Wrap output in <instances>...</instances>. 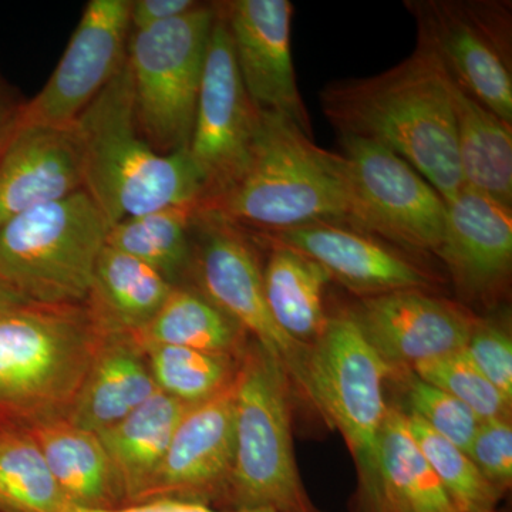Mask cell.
I'll list each match as a JSON object with an SVG mask.
<instances>
[{
    "instance_id": "obj_1",
    "label": "cell",
    "mask_w": 512,
    "mask_h": 512,
    "mask_svg": "<svg viewBox=\"0 0 512 512\" xmlns=\"http://www.w3.org/2000/svg\"><path fill=\"white\" fill-rule=\"evenodd\" d=\"M320 104L340 136L392 151L444 201L463 190L450 79L423 47L376 76L328 84Z\"/></svg>"
},
{
    "instance_id": "obj_2",
    "label": "cell",
    "mask_w": 512,
    "mask_h": 512,
    "mask_svg": "<svg viewBox=\"0 0 512 512\" xmlns=\"http://www.w3.org/2000/svg\"><path fill=\"white\" fill-rule=\"evenodd\" d=\"M198 208L261 234L313 224L359 229L342 156L316 146L275 114H262L251 160L237 183Z\"/></svg>"
},
{
    "instance_id": "obj_3",
    "label": "cell",
    "mask_w": 512,
    "mask_h": 512,
    "mask_svg": "<svg viewBox=\"0 0 512 512\" xmlns=\"http://www.w3.org/2000/svg\"><path fill=\"white\" fill-rule=\"evenodd\" d=\"M110 330L89 302H28L0 313V427L69 420Z\"/></svg>"
},
{
    "instance_id": "obj_4",
    "label": "cell",
    "mask_w": 512,
    "mask_h": 512,
    "mask_svg": "<svg viewBox=\"0 0 512 512\" xmlns=\"http://www.w3.org/2000/svg\"><path fill=\"white\" fill-rule=\"evenodd\" d=\"M70 128L83 190L110 227L171 205L200 204L204 197L188 150L164 156L138 133L127 62Z\"/></svg>"
},
{
    "instance_id": "obj_5",
    "label": "cell",
    "mask_w": 512,
    "mask_h": 512,
    "mask_svg": "<svg viewBox=\"0 0 512 512\" xmlns=\"http://www.w3.org/2000/svg\"><path fill=\"white\" fill-rule=\"evenodd\" d=\"M291 389L274 357L248 342L235 377V458L225 497L232 510L320 512L296 466Z\"/></svg>"
},
{
    "instance_id": "obj_6",
    "label": "cell",
    "mask_w": 512,
    "mask_h": 512,
    "mask_svg": "<svg viewBox=\"0 0 512 512\" xmlns=\"http://www.w3.org/2000/svg\"><path fill=\"white\" fill-rule=\"evenodd\" d=\"M110 225L86 191L0 227V278L26 301L86 302Z\"/></svg>"
},
{
    "instance_id": "obj_7",
    "label": "cell",
    "mask_w": 512,
    "mask_h": 512,
    "mask_svg": "<svg viewBox=\"0 0 512 512\" xmlns=\"http://www.w3.org/2000/svg\"><path fill=\"white\" fill-rule=\"evenodd\" d=\"M370 345L352 313L330 316L311 345L306 400L336 427L355 458L363 510L372 503L379 478V436L389 404L384 384L394 376Z\"/></svg>"
},
{
    "instance_id": "obj_8",
    "label": "cell",
    "mask_w": 512,
    "mask_h": 512,
    "mask_svg": "<svg viewBox=\"0 0 512 512\" xmlns=\"http://www.w3.org/2000/svg\"><path fill=\"white\" fill-rule=\"evenodd\" d=\"M215 3L163 25L131 30L127 69L138 133L157 153L188 150Z\"/></svg>"
},
{
    "instance_id": "obj_9",
    "label": "cell",
    "mask_w": 512,
    "mask_h": 512,
    "mask_svg": "<svg viewBox=\"0 0 512 512\" xmlns=\"http://www.w3.org/2000/svg\"><path fill=\"white\" fill-rule=\"evenodd\" d=\"M191 288L214 303L282 366L306 400L311 345L276 325L264 292L262 266L244 229L198 208L191 228Z\"/></svg>"
},
{
    "instance_id": "obj_10",
    "label": "cell",
    "mask_w": 512,
    "mask_h": 512,
    "mask_svg": "<svg viewBox=\"0 0 512 512\" xmlns=\"http://www.w3.org/2000/svg\"><path fill=\"white\" fill-rule=\"evenodd\" d=\"M419 29L417 46L468 96L512 123L511 19L497 2H406Z\"/></svg>"
},
{
    "instance_id": "obj_11",
    "label": "cell",
    "mask_w": 512,
    "mask_h": 512,
    "mask_svg": "<svg viewBox=\"0 0 512 512\" xmlns=\"http://www.w3.org/2000/svg\"><path fill=\"white\" fill-rule=\"evenodd\" d=\"M359 231L413 252L439 254L447 202L413 167L372 141L340 136Z\"/></svg>"
},
{
    "instance_id": "obj_12",
    "label": "cell",
    "mask_w": 512,
    "mask_h": 512,
    "mask_svg": "<svg viewBox=\"0 0 512 512\" xmlns=\"http://www.w3.org/2000/svg\"><path fill=\"white\" fill-rule=\"evenodd\" d=\"M214 25L188 154L204 184L202 202L229 190L247 170L262 113L249 99L239 76L227 23L215 3Z\"/></svg>"
},
{
    "instance_id": "obj_13",
    "label": "cell",
    "mask_w": 512,
    "mask_h": 512,
    "mask_svg": "<svg viewBox=\"0 0 512 512\" xmlns=\"http://www.w3.org/2000/svg\"><path fill=\"white\" fill-rule=\"evenodd\" d=\"M131 0H90L45 87L26 101L22 128H69L127 62Z\"/></svg>"
},
{
    "instance_id": "obj_14",
    "label": "cell",
    "mask_w": 512,
    "mask_h": 512,
    "mask_svg": "<svg viewBox=\"0 0 512 512\" xmlns=\"http://www.w3.org/2000/svg\"><path fill=\"white\" fill-rule=\"evenodd\" d=\"M217 5L227 23L239 76L256 110L285 117L313 138L293 69L292 3L229 0Z\"/></svg>"
},
{
    "instance_id": "obj_15",
    "label": "cell",
    "mask_w": 512,
    "mask_h": 512,
    "mask_svg": "<svg viewBox=\"0 0 512 512\" xmlns=\"http://www.w3.org/2000/svg\"><path fill=\"white\" fill-rule=\"evenodd\" d=\"M234 458L235 380L211 399L187 407L143 503L178 500L210 505L225 498Z\"/></svg>"
},
{
    "instance_id": "obj_16",
    "label": "cell",
    "mask_w": 512,
    "mask_h": 512,
    "mask_svg": "<svg viewBox=\"0 0 512 512\" xmlns=\"http://www.w3.org/2000/svg\"><path fill=\"white\" fill-rule=\"evenodd\" d=\"M350 313L394 370H412L419 363L463 350L478 320L456 303L419 289L362 298Z\"/></svg>"
},
{
    "instance_id": "obj_17",
    "label": "cell",
    "mask_w": 512,
    "mask_h": 512,
    "mask_svg": "<svg viewBox=\"0 0 512 512\" xmlns=\"http://www.w3.org/2000/svg\"><path fill=\"white\" fill-rule=\"evenodd\" d=\"M322 265L332 279L363 298L396 291H426L434 278L382 239L343 224H313L259 234Z\"/></svg>"
},
{
    "instance_id": "obj_18",
    "label": "cell",
    "mask_w": 512,
    "mask_h": 512,
    "mask_svg": "<svg viewBox=\"0 0 512 512\" xmlns=\"http://www.w3.org/2000/svg\"><path fill=\"white\" fill-rule=\"evenodd\" d=\"M457 291L491 303L507 288L512 264V210L470 190L447 202L439 254Z\"/></svg>"
},
{
    "instance_id": "obj_19",
    "label": "cell",
    "mask_w": 512,
    "mask_h": 512,
    "mask_svg": "<svg viewBox=\"0 0 512 512\" xmlns=\"http://www.w3.org/2000/svg\"><path fill=\"white\" fill-rule=\"evenodd\" d=\"M83 190L72 128L25 127L0 160V227Z\"/></svg>"
},
{
    "instance_id": "obj_20",
    "label": "cell",
    "mask_w": 512,
    "mask_h": 512,
    "mask_svg": "<svg viewBox=\"0 0 512 512\" xmlns=\"http://www.w3.org/2000/svg\"><path fill=\"white\" fill-rule=\"evenodd\" d=\"M146 353L126 332L110 330L92 360L69 421L99 434L157 392Z\"/></svg>"
},
{
    "instance_id": "obj_21",
    "label": "cell",
    "mask_w": 512,
    "mask_h": 512,
    "mask_svg": "<svg viewBox=\"0 0 512 512\" xmlns=\"http://www.w3.org/2000/svg\"><path fill=\"white\" fill-rule=\"evenodd\" d=\"M30 433L69 507L113 510L126 505L119 477L96 433L69 420L43 424Z\"/></svg>"
},
{
    "instance_id": "obj_22",
    "label": "cell",
    "mask_w": 512,
    "mask_h": 512,
    "mask_svg": "<svg viewBox=\"0 0 512 512\" xmlns=\"http://www.w3.org/2000/svg\"><path fill=\"white\" fill-rule=\"evenodd\" d=\"M187 407L157 390L133 413L97 434L119 477L126 505L143 503Z\"/></svg>"
},
{
    "instance_id": "obj_23",
    "label": "cell",
    "mask_w": 512,
    "mask_h": 512,
    "mask_svg": "<svg viewBox=\"0 0 512 512\" xmlns=\"http://www.w3.org/2000/svg\"><path fill=\"white\" fill-rule=\"evenodd\" d=\"M379 478L365 512H457L410 433L406 413L387 409L377 448Z\"/></svg>"
},
{
    "instance_id": "obj_24",
    "label": "cell",
    "mask_w": 512,
    "mask_h": 512,
    "mask_svg": "<svg viewBox=\"0 0 512 512\" xmlns=\"http://www.w3.org/2000/svg\"><path fill=\"white\" fill-rule=\"evenodd\" d=\"M464 190L512 210V127L451 82Z\"/></svg>"
},
{
    "instance_id": "obj_25",
    "label": "cell",
    "mask_w": 512,
    "mask_h": 512,
    "mask_svg": "<svg viewBox=\"0 0 512 512\" xmlns=\"http://www.w3.org/2000/svg\"><path fill=\"white\" fill-rule=\"evenodd\" d=\"M265 244L271 245L268 261L262 268L269 312L286 335L312 345L328 323L323 296L332 276L318 262L295 249Z\"/></svg>"
},
{
    "instance_id": "obj_26",
    "label": "cell",
    "mask_w": 512,
    "mask_h": 512,
    "mask_svg": "<svg viewBox=\"0 0 512 512\" xmlns=\"http://www.w3.org/2000/svg\"><path fill=\"white\" fill-rule=\"evenodd\" d=\"M171 289L173 285L153 268L106 245L87 302L107 329L136 335L154 318Z\"/></svg>"
},
{
    "instance_id": "obj_27",
    "label": "cell",
    "mask_w": 512,
    "mask_h": 512,
    "mask_svg": "<svg viewBox=\"0 0 512 512\" xmlns=\"http://www.w3.org/2000/svg\"><path fill=\"white\" fill-rule=\"evenodd\" d=\"M138 345L180 346L242 356L249 336L229 316L188 285L173 286L154 318L136 335Z\"/></svg>"
},
{
    "instance_id": "obj_28",
    "label": "cell",
    "mask_w": 512,
    "mask_h": 512,
    "mask_svg": "<svg viewBox=\"0 0 512 512\" xmlns=\"http://www.w3.org/2000/svg\"><path fill=\"white\" fill-rule=\"evenodd\" d=\"M198 202L171 205L111 225L106 245L153 268L171 285H184L191 261V228Z\"/></svg>"
},
{
    "instance_id": "obj_29",
    "label": "cell",
    "mask_w": 512,
    "mask_h": 512,
    "mask_svg": "<svg viewBox=\"0 0 512 512\" xmlns=\"http://www.w3.org/2000/svg\"><path fill=\"white\" fill-rule=\"evenodd\" d=\"M69 508L29 430L0 427V512Z\"/></svg>"
},
{
    "instance_id": "obj_30",
    "label": "cell",
    "mask_w": 512,
    "mask_h": 512,
    "mask_svg": "<svg viewBox=\"0 0 512 512\" xmlns=\"http://www.w3.org/2000/svg\"><path fill=\"white\" fill-rule=\"evenodd\" d=\"M160 392L192 406L227 389L238 373L241 356L180 346H141Z\"/></svg>"
},
{
    "instance_id": "obj_31",
    "label": "cell",
    "mask_w": 512,
    "mask_h": 512,
    "mask_svg": "<svg viewBox=\"0 0 512 512\" xmlns=\"http://www.w3.org/2000/svg\"><path fill=\"white\" fill-rule=\"evenodd\" d=\"M410 433L457 512H493L504 493L485 480L463 450L443 439L414 414L406 413Z\"/></svg>"
},
{
    "instance_id": "obj_32",
    "label": "cell",
    "mask_w": 512,
    "mask_h": 512,
    "mask_svg": "<svg viewBox=\"0 0 512 512\" xmlns=\"http://www.w3.org/2000/svg\"><path fill=\"white\" fill-rule=\"evenodd\" d=\"M412 372L466 404L480 421L510 419L511 403L478 370L464 349L419 363Z\"/></svg>"
},
{
    "instance_id": "obj_33",
    "label": "cell",
    "mask_w": 512,
    "mask_h": 512,
    "mask_svg": "<svg viewBox=\"0 0 512 512\" xmlns=\"http://www.w3.org/2000/svg\"><path fill=\"white\" fill-rule=\"evenodd\" d=\"M393 377L406 386L409 413L467 453L481 423L476 414L456 397L421 380L412 370H397Z\"/></svg>"
},
{
    "instance_id": "obj_34",
    "label": "cell",
    "mask_w": 512,
    "mask_h": 512,
    "mask_svg": "<svg viewBox=\"0 0 512 512\" xmlns=\"http://www.w3.org/2000/svg\"><path fill=\"white\" fill-rule=\"evenodd\" d=\"M466 353L474 365L498 390L508 403L512 404V339L510 333L493 322L478 319Z\"/></svg>"
},
{
    "instance_id": "obj_35",
    "label": "cell",
    "mask_w": 512,
    "mask_h": 512,
    "mask_svg": "<svg viewBox=\"0 0 512 512\" xmlns=\"http://www.w3.org/2000/svg\"><path fill=\"white\" fill-rule=\"evenodd\" d=\"M488 483L505 493L512 483V427L510 419L481 421L467 450Z\"/></svg>"
},
{
    "instance_id": "obj_36",
    "label": "cell",
    "mask_w": 512,
    "mask_h": 512,
    "mask_svg": "<svg viewBox=\"0 0 512 512\" xmlns=\"http://www.w3.org/2000/svg\"><path fill=\"white\" fill-rule=\"evenodd\" d=\"M195 0H131V30H144L181 18L200 6Z\"/></svg>"
},
{
    "instance_id": "obj_37",
    "label": "cell",
    "mask_w": 512,
    "mask_h": 512,
    "mask_svg": "<svg viewBox=\"0 0 512 512\" xmlns=\"http://www.w3.org/2000/svg\"><path fill=\"white\" fill-rule=\"evenodd\" d=\"M25 97L0 73V160L22 130Z\"/></svg>"
},
{
    "instance_id": "obj_38",
    "label": "cell",
    "mask_w": 512,
    "mask_h": 512,
    "mask_svg": "<svg viewBox=\"0 0 512 512\" xmlns=\"http://www.w3.org/2000/svg\"><path fill=\"white\" fill-rule=\"evenodd\" d=\"M63 512H275L272 510H215L210 505L178 500H154L147 503L124 505L113 510H83L69 507Z\"/></svg>"
},
{
    "instance_id": "obj_39",
    "label": "cell",
    "mask_w": 512,
    "mask_h": 512,
    "mask_svg": "<svg viewBox=\"0 0 512 512\" xmlns=\"http://www.w3.org/2000/svg\"><path fill=\"white\" fill-rule=\"evenodd\" d=\"M19 292H16L9 284L0 278V313L16 308V306L28 303Z\"/></svg>"
},
{
    "instance_id": "obj_40",
    "label": "cell",
    "mask_w": 512,
    "mask_h": 512,
    "mask_svg": "<svg viewBox=\"0 0 512 512\" xmlns=\"http://www.w3.org/2000/svg\"><path fill=\"white\" fill-rule=\"evenodd\" d=\"M493 512H495V511H493Z\"/></svg>"
}]
</instances>
